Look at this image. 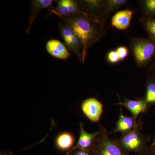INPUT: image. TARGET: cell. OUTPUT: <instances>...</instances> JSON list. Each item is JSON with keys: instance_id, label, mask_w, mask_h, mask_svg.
I'll list each match as a JSON object with an SVG mask.
<instances>
[{"instance_id": "cell-13", "label": "cell", "mask_w": 155, "mask_h": 155, "mask_svg": "<svg viewBox=\"0 0 155 155\" xmlns=\"http://www.w3.org/2000/svg\"><path fill=\"white\" fill-rule=\"evenodd\" d=\"M133 14L128 9L118 11L112 18V25L119 30H125L130 25Z\"/></svg>"}, {"instance_id": "cell-8", "label": "cell", "mask_w": 155, "mask_h": 155, "mask_svg": "<svg viewBox=\"0 0 155 155\" xmlns=\"http://www.w3.org/2000/svg\"><path fill=\"white\" fill-rule=\"evenodd\" d=\"M79 127L80 131L78 141L72 150L69 152L66 153L67 155H71L74 150L78 149L87 151L90 152L97 137L101 133L100 129L94 133H91L87 132L84 130L83 124L81 122H79Z\"/></svg>"}, {"instance_id": "cell-14", "label": "cell", "mask_w": 155, "mask_h": 155, "mask_svg": "<svg viewBox=\"0 0 155 155\" xmlns=\"http://www.w3.org/2000/svg\"><path fill=\"white\" fill-rule=\"evenodd\" d=\"M54 1L53 0H32L31 1L30 14L29 17V24L26 32H30L31 27L38 13L42 10L49 8Z\"/></svg>"}, {"instance_id": "cell-11", "label": "cell", "mask_w": 155, "mask_h": 155, "mask_svg": "<svg viewBox=\"0 0 155 155\" xmlns=\"http://www.w3.org/2000/svg\"><path fill=\"white\" fill-rule=\"evenodd\" d=\"M46 48L50 54L58 59L67 60L70 57V53L67 48L58 40L48 41L47 42Z\"/></svg>"}, {"instance_id": "cell-16", "label": "cell", "mask_w": 155, "mask_h": 155, "mask_svg": "<svg viewBox=\"0 0 155 155\" xmlns=\"http://www.w3.org/2000/svg\"><path fill=\"white\" fill-rule=\"evenodd\" d=\"M127 2L125 0H108L104 2V10L106 13H110L122 7Z\"/></svg>"}, {"instance_id": "cell-6", "label": "cell", "mask_w": 155, "mask_h": 155, "mask_svg": "<svg viewBox=\"0 0 155 155\" xmlns=\"http://www.w3.org/2000/svg\"><path fill=\"white\" fill-rule=\"evenodd\" d=\"M81 110L91 122L98 123L103 114L104 105L95 98H88L81 103Z\"/></svg>"}, {"instance_id": "cell-4", "label": "cell", "mask_w": 155, "mask_h": 155, "mask_svg": "<svg viewBox=\"0 0 155 155\" xmlns=\"http://www.w3.org/2000/svg\"><path fill=\"white\" fill-rule=\"evenodd\" d=\"M132 51L137 64L143 66L147 64L155 54V42L151 39L136 40L133 44Z\"/></svg>"}, {"instance_id": "cell-20", "label": "cell", "mask_w": 155, "mask_h": 155, "mask_svg": "<svg viewBox=\"0 0 155 155\" xmlns=\"http://www.w3.org/2000/svg\"><path fill=\"white\" fill-rule=\"evenodd\" d=\"M108 61L112 64H116L120 61L119 56L116 51H110L107 55Z\"/></svg>"}, {"instance_id": "cell-19", "label": "cell", "mask_w": 155, "mask_h": 155, "mask_svg": "<svg viewBox=\"0 0 155 155\" xmlns=\"http://www.w3.org/2000/svg\"><path fill=\"white\" fill-rule=\"evenodd\" d=\"M120 61H123L127 58L128 54V50L125 46H120L116 50Z\"/></svg>"}, {"instance_id": "cell-23", "label": "cell", "mask_w": 155, "mask_h": 155, "mask_svg": "<svg viewBox=\"0 0 155 155\" xmlns=\"http://www.w3.org/2000/svg\"><path fill=\"white\" fill-rule=\"evenodd\" d=\"M151 147H153L155 148V137L154 140L153 142V143L151 145Z\"/></svg>"}, {"instance_id": "cell-21", "label": "cell", "mask_w": 155, "mask_h": 155, "mask_svg": "<svg viewBox=\"0 0 155 155\" xmlns=\"http://www.w3.org/2000/svg\"><path fill=\"white\" fill-rule=\"evenodd\" d=\"M136 155H155V148L148 147L143 152Z\"/></svg>"}, {"instance_id": "cell-1", "label": "cell", "mask_w": 155, "mask_h": 155, "mask_svg": "<svg viewBox=\"0 0 155 155\" xmlns=\"http://www.w3.org/2000/svg\"><path fill=\"white\" fill-rule=\"evenodd\" d=\"M61 21L72 29L81 43L82 63H84L88 50L102 36L101 22L96 21L82 12L61 19Z\"/></svg>"}, {"instance_id": "cell-12", "label": "cell", "mask_w": 155, "mask_h": 155, "mask_svg": "<svg viewBox=\"0 0 155 155\" xmlns=\"http://www.w3.org/2000/svg\"><path fill=\"white\" fill-rule=\"evenodd\" d=\"M75 138L72 133L68 131L61 132L57 136L55 140L56 147L62 151L69 152L75 146Z\"/></svg>"}, {"instance_id": "cell-9", "label": "cell", "mask_w": 155, "mask_h": 155, "mask_svg": "<svg viewBox=\"0 0 155 155\" xmlns=\"http://www.w3.org/2000/svg\"><path fill=\"white\" fill-rule=\"evenodd\" d=\"M116 104L123 106L130 111L136 121L140 114L144 113L148 107L144 98L136 100H130L125 98L123 102L120 101Z\"/></svg>"}, {"instance_id": "cell-15", "label": "cell", "mask_w": 155, "mask_h": 155, "mask_svg": "<svg viewBox=\"0 0 155 155\" xmlns=\"http://www.w3.org/2000/svg\"><path fill=\"white\" fill-rule=\"evenodd\" d=\"M147 105H155V81L150 80L147 83L144 97Z\"/></svg>"}, {"instance_id": "cell-10", "label": "cell", "mask_w": 155, "mask_h": 155, "mask_svg": "<svg viewBox=\"0 0 155 155\" xmlns=\"http://www.w3.org/2000/svg\"><path fill=\"white\" fill-rule=\"evenodd\" d=\"M137 121L133 116H125L123 114L122 107H120L119 119L116 122V126L112 134L120 132L122 134L127 133L132 130L137 125Z\"/></svg>"}, {"instance_id": "cell-22", "label": "cell", "mask_w": 155, "mask_h": 155, "mask_svg": "<svg viewBox=\"0 0 155 155\" xmlns=\"http://www.w3.org/2000/svg\"><path fill=\"white\" fill-rule=\"evenodd\" d=\"M71 155H91V153L87 151L81 150H76L72 153Z\"/></svg>"}, {"instance_id": "cell-17", "label": "cell", "mask_w": 155, "mask_h": 155, "mask_svg": "<svg viewBox=\"0 0 155 155\" xmlns=\"http://www.w3.org/2000/svg\"><path fill=\"white\" fill-rule=\"evenodd\" d=\"M144 26L150 39L155 42V18L150 17L147 18Z\"/></svg>"}, {"instance_id": "cell-7", "label": "cell", "mask_w": 155, "mask_h": 155, "mask_svg": "<svg viewBox=\"0 0 155 155\" xmlns=\"http://www.w3.org/2000/svg\"><path fill=\"white\" fill-rule=\"evenodd\" d=\"M57 7L51 8L50 12L59 16L61 19L70 17L82 12L79 3L74 0H59L56 1Z\"/></svg>"}, {"instance_id": "cell-3", "label": "cell", "mask_w": 155, "mask_h": 155, "mask_svg": "<svg viewBox=\"0 0 155 155\" xmlns=\"http://www.w3.org/2000/svg\"><path fill=\"white\" fill-rule=\"evenodd\" d=\"M139 124L132 130L122 134L118 140L123 150L129 155H137L147 149L148 137L143 134L138 129Z\"/></svg>"}, {"instance_id": "cell-18", "label": "cell", "mask_w": 155, "mask_h": 155, "mask_svg": "<svg viewBox=\"0 0 155 155\" xmlns=\"http://www.w3.org/2000/svg\"><path fill=\"white\" fill-rule=\"evenodd\" d=\"M146 13L149 16L155 15V0H146L143 2Z\"/></svg>"}, {"instance_id": "cell-5", "label": "cell", "mask_w": 155, "mask_h": 155, "mask_svg": "<svg viewBox=\"0 0 155 155\" xmlns=\"http://www.w3.org/2000/svg\"><path fill=\"white\" fill-rule=\"evenodd\" d=\"M60 32L67 47L82 61V47L79 39L75 35L72 29L61 21L59 23Z\"/></svg>"}, {"instance_id": "cell-2", "label": "cell", "mask_w": 155, "mask_h": 155, "mask_svg": "<svg viewBox=\"0 0 155 155\" xmlns=\"http://www.w3.org/2000/svg\"><path fill=\"white\" fill-rule=\"evenodd\" d=\"M98 136L91 151V155H129L123 150L118 140L111 138L105 127H100Z\"/></svg>"}]
</instances>
